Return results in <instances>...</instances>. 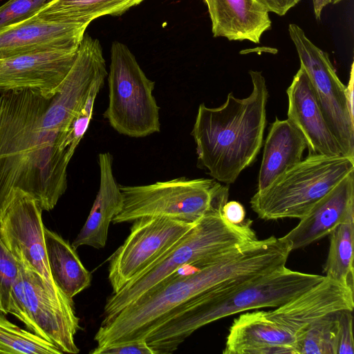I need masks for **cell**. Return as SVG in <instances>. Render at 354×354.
<instances>
[{"instance_id":"1","label":"cell","mask_w":354,"mask_h":354,"mask_svg":"<svg viewBox=\"0 0 354 354\" xmlns=\"http://www.w3.org/2000/svg\"><path fill=\"white\" fill-rule=\"evenodd\" d=\"M50 100L29 89L0 96V218L14 189L48 212L66 190L67 167L75 149L69 131L44 127Z\"/></svg>"},{"instance_id":"2","label":"cell","mask_w":354,"mask_h":354,"mask_svg":"<svg viewBox=\"0 0 354 354\" xmlns=\"http://www.w3.org/2000/svg\"><path fill=\"white\" fill-rule=\"evenodd\" d=\"M286 260L283 246L272 236L240 245L209 265H186L115 315L103 319L94 337L97 347L145 339L194 298L234 279L281 268Z\"/></svg>"},{"instance_id":"3","label":"cell","mask_w":354,"mask_h":354,"mask_svg":"<svg viewBox=\"0 0 354 354\" xmlns=\"http://www.w3.org/2000/svg\"><path fill=\"white\" fill-rule=\"evenodd\" d=\"M252 91L245 98L233 93L219 107L199 105L191 132L196 149L197 166L225 185L257 159L267 123L268 91L261 71H249Z\"/></svg>"},{"instance_id":"4","label":"cell","mask_w":354,"mask_h":354,"mask_svg":"<svg viewBox=\"0 0 354 354\" xmlns=\"http://www.w3.org/2000/svg\"><path fill=\"white\" fill-rule=\"evenodd\" d=\"M250 278L234 279L183 305L147 336V345L154 354L172 353L198 328L241 312L279 307L324 276L283 266Z\"/></svg>"},{"instance_id":"5","label":"cell","mask_w":354,"mask_h":354,"mask_svg":"<svg viewBox=\"0 0 354 354\" xmlns=\"http://www.w3.org/2000/svg\"><path fill=\"white\" fill-rule=\"evenodd\" d=\"M221 211H212L201 217L167 254L120 290L112 293L106 299L103 319L115 315L182 267L212 263L232 250L258 239L251 220L234 225L223 217Z\"/></svg>"},{"instance_id":"6","label":"cell","mask_w":354,"mask_h":354,"mask_svg":"<svg viewBox=\"0 0 354 354\" xmlns=\"http://www.w3.org/2000/svg\"><path fill=\"white\" fill-rule=\"evenodd\" d=\"M354 159L308 154L250 199L252 209L265 221L303 218L346 175Z\"/></svg>"},{"instance_id":"7","label":"cell","mask_w":354,"mask_h":354,"mask_svg":"<svg viewBox=\"0 0 354 354\" xmlns=\"http://www.w3.org/2000/svg\"><path fill=\"white\" fill-rule=\"evenodd\" d=\"M123 205L112 222H133L142 216H164L196 223L206 214L221 209L229 186L209 178L185 177L147 185H120Z\"/></svg>"},{"instance_id":"8","label":"cell","mask_w":354,"mask_h":354,"mask_svg":"<svg viewBox=\"0 0 354 354\" xmlns=\"http://www.w3.org/2000/svg\"><path fill=\"white\" fill-rule=\"evenodd\" d=\"M19 264V274L11 290L8 313L63 353H78L80 349L75 342V336L81 327L73 299L56 284Z\"/></svg>"},{"instance_id":"9","label":"cell","mask_w":354,"mask_h":354,"mask_svg":"<svg viewBox=\"0 0 354 354\" xmlns=\"http://www.w3.org/2000/svg\"><path fill=\"white\" fill-rule=\"evenodd\" d=\"M109 105L103 114L119 133L142 138L159 132L160 108L149 80L124 44L113 41L108 74Z\"/></svg>"},{"instance_id":"10","label":"cell","mask_w":354,"mask_h":354,"mask_svg":"<svg viewBox=\"0 0 354 354\" xmlns=\"http://www.w3.org/2000/svg\"><path fill=\"white\" fill-rule=\"evenodd\" d=\"M288 32L342 156L354 159L353 100L346 86L338 77L328 54L314 44L301 27L290 24Z\"/></svg>"},{"instance_id":"11","label":"cell","mask_w":354,"mask_h":354,"mask_svg":"<svg viewBox=\"0 0 354 354\" xmlns=\"http://www.w3.org/2000/svg\"><path fill=\"white\" fill-rule=\"evenodd\" d=\"M133 222L129 235L109 259L112 293L167 254L196 223L164 216H142Z\"/></svg>"},{"instance_id":"12","label":"cell","mask_w":354,"mask_h":354,"mask_svg":"<svg viewBox=\"0 0 354 354\" xmlns=\"http://www.w3.org/2000/svg\"><path fill=\"white\" fill-rule=\"evenodd\" d=\"M107 75L99 40L84 35L59 91L50 100L44 118V127L57 131H69L72 121L91 93L103 87Z\"/></svg>"},{"instance_id":"13","label":"cell","mask_w":354,"mask_h":354,"mask_svg":"<svg viewBox=\"0 0 354 354\" xmlns=\"http://www.w3.org/2000/svg\"><path fill=\"white\" fill-rule=\"evenodd\" d=\"M42 211L34 198L14 189L0 218V239L20 264L55 284L47 260Z\"/></svg>"},{"instance_id":"14","label":"cell","mask_w":354,"mask_h":354,"mask_svg":"<svg viewBox=\"0 0 354 354\" xmlns=\"http://www.w3.org/2000/svg\"><path fill=\"white\" fill-rule=\"evenodd\" d=\"M354 308L353 288L324 276L306 290L274 310L265 311L266 316L295 340L312 324L335 313Z\"/></svg>"},{"instance_id":"15","label":"cell","mask_w":354,"mask_h":354,"mask_svg":"<svg viewBox=\"0 0 354 354\" xmlns=\"http://www.w3.org/2000/svg\"><path fill=\"white\" fill-rule=\"evenodd\" d=\"M77 50H51L0 58V92L26 89L53 97L71 68Z\"/></svg>"},{"instance_id":"16","label":"cell","mask_w":354,"mask_h":354,"mask_svg":"<svg viewBox=\"0 0 354 354\" xmlns=\"http://www.w3.org/2000/svg\"><path fill=\"white\" fill-rule=\"evenodd\" d=\"M87 23L54 21L34 15L0 31V58L51 50H77Z\"/></svg>"},{"instance_id":"17","label":"cell","mask_w":354,"mask_h":354,"mask_svg":"<svg viewBox=\"0 0 354 354\" xmlns=\"http://www.w3.org/2000/svg\"><path fill=\"white\" fill-rule=\"evenodd\" d=\"M354 218V171L318 201L281 239L292 251L325 237L340 223Z\"/></svg>"},{"instance_id":"18","label":"cell","mask_w":354,"mask_h":354,"mask_svg":"<svg viewBox=\"0 0 354 354\" xmlns=\"http://www.w3.org/2000/svg\"><path fill=\"white\" fill-rule=\"evenodd\" d=\"M286 93L288 120L303 135L309 154L342 156L340 147L323 115L312 83L301 66Z\"/></svg>"},{"instance_id":"19","label":"cell","mask_w":354,"mask_h":354,"mask_svg":"<svg viewBox=\"0 0 354 354\" xmlns=\"http://www.w3.org/2000/svg\"><path fill=\"white\" fill-rule=\"evenodd\" d=\"M224 354H297L295 340L264 310L239 315L229 329Z\"/></svg>"},{"instance_id":"20","label":"cell","mask_w":354,"mask_h":354,"mask_svg":"<svg viewBox=\"0 0 354 354\" xmlns=\"http://www.w3.org/2000/svg\"><path fill=\"white\" fill-rule=\"evenodd\" d=\"M214 37L259 44L271 29L269 12L257 0H204Z\"/></svg>"},{"instance_id":"21","label":"cell","mask_w":354,"mask_h":354,"mask_svg":"<svg viewBox=\"0 0 354 354\" xmlns=\"http://www.w3.org/2000/svg\"><path fill=\"white\" fill-rule=\"evenodd\" d=\"M100 187L89 215L71 245L74 249L88 245L103 248L110 223L122 208L123 196L113 171V156L109 152L98 156Z\"/></svg>"},{"instance_id":"22","label":"cell","mask_w":354,"mask_h":354,"mask_svg":"<svg viewBox=\"0 0 354 354\" xmlns=\"http://www.w3.org/2000/svg\"><path fill=\"white\" fill-rule=\"evenodd\" d=\"M307 148L301 133L288 119L277 117L266 139L257 192L268 187L287 169L302 159Z\"/></svg>"},{"instance_id":"23","label":"cell","mask_w":354,"mask_h":354,"mask_svg":"<svg viewBox=\"0 0 354 354\" xmlns=\"http://www.w3.org/2000/svg\"><path fill=\"white\" fill-rule=\"evenodd\" d=\"M44 238L52 278L57 286L73 299L91 286L92 274L68 241L46 227Z\"/></svg>"},{"instance_id":"24","label":"cell","mask_w":354,"mask_h":354,"mask_svg":"<svg viewBox=\"0 0 354 354\" xmlns=\"http://www.w3.org/2000/svg\"><path fill=\"white\" fill-rule=\"evenodd\" d=\"M143 0H53L36 15L50 20L90 24L106 16H120Z\"/></svg>"},{"instance_id":"25","label":"cell","mask_w":354,"mask_h":354,"mask_svg":"<svg viewBox=\"0 0 354 354\" xmlns=\"http://www.w3.org/2000/svg\"><path fill=\"white\" fill-rule=\"evenodd\" d=\"M329 236L325 276L353 288L354 218L339 224Z\"/></svg>"},{"instance_id":"26","label":"cell","mask_w":354,"mask_h":354,"mask_svg":"<svg viewBox=\"0 0 354 354\" xmlns=\"http://www.w3.org/2000/svg\"><path fill=\"white\" fill-rule=\"evenodd\" d=\"M0 353L62 354L56 346L0 314Z\"/></svg>"},{"instance_id":"27","label":"cell","mask_w":354,"mask_h":354,"mask_svg":"<svg viewBox=\"0 0 354 354\" xmlns=\"http://www.w3.org/2000/svg\"><path fill=\"white\" fill-rule=\"evenodd\" d=\"M341 312L328 315L310 326L296 340L297 354H335Z\"/></svg>"},{"instance_id":"28","label":"cell","mask_w":354,"mask_h":354,"mask_svg":"<svg viewBox=\"0 0 354 354\" xmlns=\"http://www.w3.org/2000/svg\"><path fill=\"white\" fill-rule=\"evenodd\" d=\"M53 0H9L0 6V31L38 13Z\"/></svg>"},{"instance_id":"29","label":"cell","mask_w":354,"mask_h":354,"mask_svg":"<svg viewBox=\"0 0 354 354\" xmlns=\"http://www.w3.org/2000/svg\"><path fill=\"white\" fill-rule=\"evenodd\" d=\"M19 271V262L0 239V306L5 315L8 313L11 290Z\"/></svg>"},{"instance_id":"30","label":"cell","mask_w":354,"mask_h":354,"mask_svg":"<svg viewBox=\"0 0 354 354\" xmlns=\"http://www.w3.org/2000/svg\"><path fill=\"white\" fill-rule=\"evenodd\" d=\"M353 311H342L338 317L335 354H353Z\"/></svg>"},{"instance_id":"31","label":"cell","mask_w":354,"mask_h":354,"mask_svg":"<svg viewBox=\"0 0 354 354\" xmlns=\"http://www.w3.org/2000/svg\"><path fill=\"white\" fill-rule=\"evenodd\" d=\"M91 354H154L145 339L121 342L103 347H95Z\"/></svg>"},{"instance_id":"32","label":"cell","mask_w":354,"mask_h":354,"mask_svg":"<svg viewBox=\"0 0 354 354\" xmlns=\"http://www.w3.org/2000/svg\"><path fill=\"white\" fill-rule=\"evenodd\" d=\"M222 216L229 223L239 225L245 221V211L243 206L237 201H227L222 207Z\"/></svg>"},{"instance_id":"33","label":"cell","mask_w":354,"mask_h":354,"mask_svg":"<svg viewBox=\"0 0 354 354\" xmlns=\"http://www.w3.org/2000/svg\"><path fill=\"white\" fill-rule=\"evenodd\" d=\"M270 12L279 16L285 15L292 8L295 7L300 0H257Z\"/></svg>"},{"instance_id":"34","label":"cell","mask_w":354,"mask_h":354,"mask_svg":"<svg viewBox=\"0 0 354 354\" xmlns=\"http://www.w3.org/2000/svg\"><path fill=\"white\" fill-rule=\"evenodd\" d=\"M314 12L316 19H319L323 8L330 3V0H313Z\"/></svg>"},{"instance_id":"35","label":"cell","mask_w":354,"mask_h":354,"mask_svg":"<svg viewBox=\"0 0 354 354\" xmlns=\"http://www.w3.org/2000/svg\"><path fill=\"white\" fill-rule=\"evenodd\" d=\"M342 1H344V0H330V3H332V4H337Z\"/></svg>"},{"instance_id":"36","label":"cell","mask_w":354,"mask_h":354,"mask_svg":"<svg viewBox=\"0 0 354 354\" xmlns=\"http://www.w3.org/2000/svg\"><path fill=\"white\" fill-rule=\"evenodd\" d=\"M0 313H1V306H0Z\"/></svg>"},{"instance_id":"37","label":"cell","mask_w":354,"mask_h":354,"mask_svg":"<svg viewBox=\"0 0 354 354\" xmlns=\"http://www.w3.org/2000/svg\"><path fill=\"white\" fill-rule=\"evenodd\" d=\"M204 1V0H203Z\"/></svg>"}]
</instances>
